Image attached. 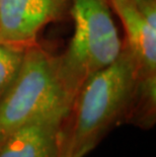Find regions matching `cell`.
<instances>
[{
    "label": "cell",
    "instance_id": "cell-1",
    "mask_svg": "<svg viewBox=\"0 0 156 157\" xmlns=\"http://www.w3.org/2000/svg\"><path fill=\"white\" fill-rule=\"evenodd\" d=\"M137 79V67L123 43L114 63L81 85L60 131L67 137L73 157H85L112 129L127 124Z\"/></svg>",
    "mask_w": 156,
    "mask_h": 157
},
{
    "label": "cell",
    "instance_id": "cell-2",
    "mask_svg": "<svg viewBox=\"0 0 156 157\" xmlns=\"http://www.w3.org/2000/svg\"><path fill=\"white\" fill-rule=\"evenodd\" d=\"M74 33L67 49L56 56L58 77L71 99L90 76L121 55L123 40L112 18L108 0H70Z\"/></svg>",
    "mask_w": 156,
    "mask_h": 157
},
{
    "label": "cell",
    "instance_id": "cell-3",
    "mask_svg": "<svg viewBox=\"0 0 156 157\" xmlns=\"http://www.w3.org/2000/svg\"><path fill=\"white\" fill-rule=\"evenodd\" d=\"M70 105L58 77L56 56L39 43L28 47L17 75L0 99V142L38 116Z\"/></svg>",
    "mask_w": 156,
    "mask_h": 157
},
{
    "label": "cell",
    "instance_id": "cell-4",
    "mask_svg": "<svg viewBox=\"0 0 156 157\" xmlns=\"http://www.w3.org/2000/svg\"><path fill=\"white\" fill-rule=\"evenodd\" d=\"M70 0H0V43L28 48L50 23L69 15Z\"/></svg>",
    "mask_w": 156,
    "mask_h": 157
},
{
    "label": "cell",
    "instance_id": "cell-5",
    "mask_svg": "<svg viewBox=\"0 0 156 157\" xmlns=\"http://www.w3.org/2000/svg\"><path fill=\"white\" fill-rule=\"evenodd\" d=\"M67 108L38 116L0 142V157H56L59 130Z\"/></svg>",
    "mask_w": 156,
    "mask_h": 157
},
{
    "label": "cell",
    "instance_id": "cell-6",
    "mask_svg": "<svg viewBox=\"0 0 156 157\" xmlns=\"http://www.w3.org/2000/svg\"><path fill=\"white\" fill-rule=\"evenodd\" d=\"M124 29L123 43L130 52L137 72L156 76V25H151L138 10L133 0H108Z\"/></svg>",
    "mask_w": 156,
    "mask_h": 157
},
{
    "label": "cell",
    "instance_id": "cell-7",
    "mask_svg": "<svg viewBox=\"0 0 156 157\" xmlns=\"http://www.w3.org/2000/svg\"><path fill=\"white\" fill-rule=\"evenodd\" d=\"M25 49L0 43V99L17 75Z\"/></svg>",
    "mask_w": 156,
    "mask_h": 157
},
{
    "label": "cell",
    "instance_id": "cell-8",
    "mask_svg": "<svg viewBox=\"0 0 156 157\" xmlns=\"http://www.w3.org/2000/svg\"><path fill=\"white\" fill-rule=\"evenodd\" d=\"M56 157H73L71 145L69 143L67 137L59 130V140H58V151Z\"/></svg>",
    "mask_w": 156,
    "mask_h": 157
}]
</instances>
